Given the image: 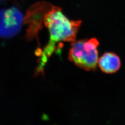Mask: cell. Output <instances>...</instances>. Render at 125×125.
Instances as JSON below:
<instances>
[{
  "mask_svg": "<svg viewBox=\"0 0 125 125\" xmlns=\"http://www.w3.org/2000/svg\"><path fill=\"white\" fill-rule=\"evenodd\" d=\"M82 21L69 20L61 9L52 6L45 15L44 24L50 34L49 43L44 48L45 52L52 55L56 50V44L60 42H74Z\"/></svg>",
  "mask_w": 125,
  "mask_h": 125,
  "instance_id": "6da1fadb",
  "label": "cell"
},
{
  "mask_svg": "<svg viewBox=\"0 0 125 125\" xmlns=\"http://www.w3.org/2000/svg\"><path fill=\"white\" fill-rule=\"evenodd\" d=\"M98 40L96 38L72 42L69 59L77 66L87 71H94L98 63Z\"/></svg>",
  "mask_w": 125,
  "mask_h": 125,
  "instance_id": "7a4b0ae2",
  "label": "cell"
},
{
  "mask_svg": "<svg viewBox=\"0 0 125 125\" xmlns=\"http://www.w3.org/2000/svg\"><path fill=\"white\" fill-rule=\"evenodd\" d=\"M24 21L22 13L16 7L0 9V36L10 38L21 31Z\"/></svg>",
  "mask_w": 125,
  "mask_h": 125,
  "instance_id": "3957f363",
  "label": "cell"
},
{
  "mask_svg": "<svg viewBox=\"0 0 125 125\" xmlns=\"http://www.w3.org/2000/svg\"><path fill=\"white\" fill-rule=\"evenodd\" d=\"M50 6L47 3H39L28 10L24 19L25 23L28 25L27 34L28 40H32L38 35V32L42 27V23L44 22L45 15L52 8L48 9Z\"/></svg>",
  "mask_w": 125,
  "mask_h": 125,
  "instance_id": "277c9868",
  "label": "cell"
},
{
  "mask_svg": "<svg viewBox=\"0 0 125 125\" xmlns=\"http://www.w3.org/2000/svg\"><path fill=\"white\" fill-rule=\"evenodd\" d=\"M99 66L102 72L107 73H114L121 68V59L116 54L106 52L98 60Z\"/></svg>",
  "mask_w": 125,
  "mask_h": 125,
  "instance_id": "5b68a950",
  "label": "cell"
}]
</instances>
